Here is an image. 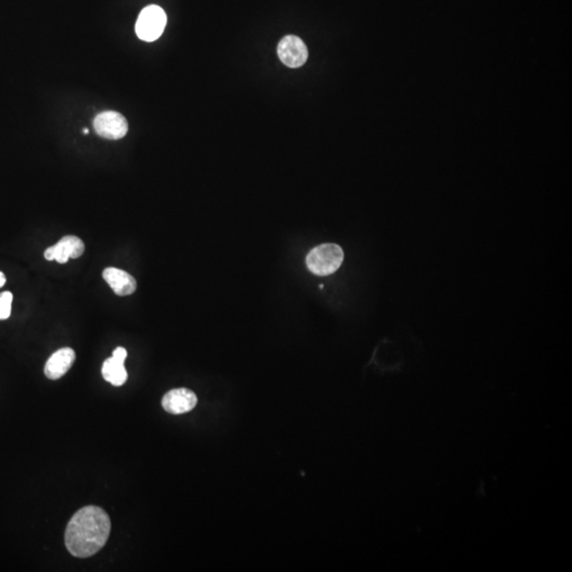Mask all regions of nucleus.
<instances>
[{"mask_svg": "<svg viewBox=\"0 0 572 572\" xmlns=\"http://www.w3.org/2000/svg\"><path fill=\"white\" fill-rule=\"evenodd\" d=\"M110 530L112 522L103 509L96 505L82 508L68 522L66 547L76 558L95 556L105 546Z\"/></svg>", "mask_w": 572, "mask_h": 572, "instance_id": "nucleus-1", "label": "nucleus"}, {"mask_svg": "<svg viewBox=\"0 0 572 572\" xmlns=\"http://www.w3.org/2000/svg\"><path fill=\"white\" fill-rule=\"evenodd\" d=\"M343 248L339 245L328 243L315 247L307 257L309 272L317 276H328L339 270L343 262Z\"/></svg>", "mask_w": 572, "mask_h": 572, "instance_id": "nucleus-2", "label": "nucleus"}, {"mask_svg": "<svg viewBox=\"0 0 572 572\" xmlns=\"http://www.w3.org/2000/svg\"><path fill=\"white\" fill-rule=\"evenodd\" d=\"M166 25V14L164 8L151 4L143 8L136 23V33L144 42H154L164 33Z\"/></svg>", "mask_w": 572, "mask_h": 572, "instance_id": "nucleus-3", "label": "nucleus"}, {"mask_svg": "<svg viewBox=\"0 0 572 572\" xmlns=\"http://www.w3.org/2000/svg\"><path fill=\"white\" fill-rule=\"evenodd\" d=\"M93 129L100 137L118 140L125 137L129 131L127 119L116 112H104L93 120Z\"/></svg>", "mask_w": 572, "mask_h": 572, "instance_id": "nucleus-4", "label": "nucleus"}, {"mask_svg": "<svg viewBox=\"0 0 572 572\" xmlns=\"http://www.w3.org/2000/svg\"><path fill=\"white\" fill-rule=\"evenodd\" d=\"M279 57L285 66L290 68H299L307 63L309 51L301 38L294 35L283 38L279 42Z\"/></svg>", "mask_w": 572, "mask_h": 572, "instance_id": "nucleus-5", "label": "nucleus"}, {"mask_svg": "<svg viewBox=\"0 0 572 572\" xmlns=\"http://www.w3.org/2000/svg\"><path fill=\"white\" fill-rule=\"evenodd\" d=\"M85 245L81 239L76 236H66L53 246L45 251V258L48 261L67 263L70 258L76 259L84 253Z\"/></svg>", "mask_w": 572, "mask_h": 572, "instance_id": "nucleus-6", "label": "nucleus"}, {"mask_svg": "<svg viewBox=\"0 0 572 572\" xmlns=\"http://www.w3.org/2000/svg\"><path fill=\"white\" fill-rule=\"evenodd\" d=\"M162 407L171 415H183L193 411L198 404V396L187 388L170 390L164 394L161 401Z\"/></svg>", "mask_w": 572, "mask_h": 572, "instance_id": "nucleus-7", "label": "nucleus"}, {"mask_svg": "<svg viewBox=\"0 0 572 572\" xmlns=\"http://www.w3.org/2000/svg\"><path fill=\"white\" fill-rule=\"evenodd\" d=\"M74 360H76V352L72 348L59 349L47 360L45 375L52 381L61 379L72 368Z\"/></svg>", "mask_w": 572, "mask_h": 572, "instance_id": "nucleus-8", "label": "nucleus"}, {"mask_svg": "<svg viewBox=\"0 0 572 572\" xmlns=\"http://www.w3.org/2000/svg\"><path fill=\"white\" fill-rule=\"evenodd\" d=\"M103 279L118 296H129L137 288L135 278L119 268H108L104 270Z\"/></svg>", "mask_w": 572, "mask_h": 572, "instance_id": "nucleus-9", "label": "nucleus"}, {"mask_svg": "<svg viewBox=\"0 0 572 572\" xmlns=\"http://www.w3.org/2000/svg\"><path fill=\"white\" fill-rule=\"evenodd\" d=\"M102 375L104 379L114 386L125 385L127 379V369L125 362L115 358H108L102 367Z\"/></svg>", "mask_w": 572, "mask_h": 572, "instance_id": "nucleus-10", "label": "nucleus"}, {"mask_svg": "<svg viewBox=\"0 0 572 572\" xmlns=\"http://www.w3.org/2000/svg\"><path fill=\"white\" fill-rule=\"evenodd\" d=\"M13 294L10 292L0 294V320L8 319L11 315Z\"/></svg>", "mask_w": 572, "mask_h": 572, "instance_id": "nucleus-11", "label": "nucleus"}, {"mask_svg": "<svg viewBox=\"0 0 572 572\" xmlns=\"http://www.w3.org/2000/svg\"><path fill=\"white\" fill-rule=\"evenodd\" d=\"M127 352L125 348L119 347L115 350L114 353H113V358H116V360H120V362H125V358H127Z\"/></svg>", "mask_w": 572, "mask_h": 572, "instance_id": "nucleus-12", "label": "nucleus"}, {"mask_svg": "<svg viewBox=\"0 0 572 572\" xmlns=\"http://www.w3.org/2000/svg\"><path fill=\"white\" fill-rule=\"evenodd\" d=\"M6 276L0 272V287L6 285Z\"/></svg>", "mask_w": 572, "mask_h": 572, "instance_id": "nucleus-13", "label": "nucleus"}, {"mask_svg": "<svg viewBox=\"0 0 572 572\" xmlns=\"http://www.w3.org/2000/svg\"><path fill=\"white\" fill-rule=\"evenodd\" d=\"M84 134H88V130L85 129L84 130Z\"/></svg>", "mask_w": 572, "mask_h": 572, "instance_id": "nucleus-14", "label": "nucleus"}]
</instances>
